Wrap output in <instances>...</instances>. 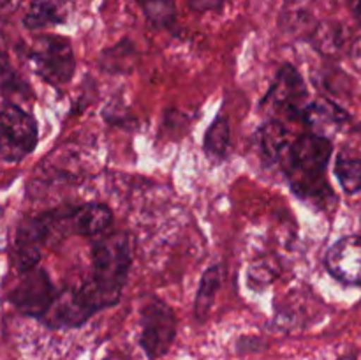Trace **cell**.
I'll use <instances>...</instances> for the list:
<instances>
[{
	"mask_svg": "<svg viewBox=\"0 0 361 360\" xmlns=\"http://www.w3.org/2000/svg\"><path fill=\"white\" fill-rule=\"evenodd\" d=\"M259 145H261V154L264 155V159L268 161H277L284 155V150H288L289 143V131L288 127L282 122H268L263 127L259 136Z\"/></svg>",
	"mask_w": 361,
	"mask_h": 360,
	"instance_id": "cell-13",
	"label": "cell"
},
{
	"mask_svg": "<svg viewBox=\"0 0 361 360\" xmlns=\"http://www.w3.org/2000/svg\"><path fill=\"white\" fill-rule=\"evenodd\" d=\"M74 9V0H32L25 16V27L44 28L66 23Z\"/></svg>",
	"mask_w": 361,
	"mask_h": 360,
	"instance_id": "cell-11",
	"label": "cell"
},
{
	"mask_svg": "<svg viewBox=\"0 0 361 360\" xmlns=\"http://www.w3.org/2000/svg\"><path fill=\"white\" fill-rule=\"evenodd\" d=\"M94 307L85 299L83 292L80 289H63L62 293L55 295L53 302L49 304L48 311L44 313V320L49 327H78L85 323L94 314Z\"/></svg>",
	"mask_w": 361,
	"mask_h": 360,
	"instance_id": "cell-8",
	"label": "cell"
},
{
	"mask_svg": "<svg viewBox=\"0 0 361 360\" xmlns=\"http://www.w3.org/2000/svg\"><path fill=\"white\" fill-rule=\"evenodd\" d=\"M334 145L328 138L303 134L288 147V173L298 196H326L331 194L324 172L331 157Z\"/></svg>",
	"mask_w": 361,
	"mask_h": 360,
	"instance_id": "cell-2",
	"label": "cell"
},
{
	"mask_svg": "<svg viewBox=\"0 0 361 360\" xmlns=\"http://www.w3.org/2000/svg\"><path fill=\"white\" fill-rule=\"evenodd\" d=\"M219 288H221V267L215 265V267L208 268L204 272L200 289H197L196 302H194V314L197 316V320H203L207 316L212 304H214Z\"/></svg>",
	"mask_w": 361,
	"mask_h": 360,
	"instance_id": "cell-14",
	"label": "cell"
},
{
	"mask_svg": "<svg viewBox=\"0 0 361 360\" xmlns=\"http://www.w3.org/2000/svg\"><path fill=\"white\" fill-rule=\"evenodd\" d=\"M37 145V124L18 104L0 106V155L7 162L27 157Z\"/></svg>",
	"mask_w": 361,
	"mask_h": 360,
	"instance_id": "cell-3",
	"label": "cell"
},
{
	"mask_svg": "<svg viewBox=\"0 0 361 360\" xmlns=\"http://www.w3.org/2000/svg\"><path fill=\"white\" fill-rule=\"evenodd\" d=\"M302 119L305 120L310 133L330 140L331 134L337 133L344 126L348 115L335 102L328 101V99H317V101L307 104V108L303 109Z\"/></svg>",
	"mask_w": 361,
	"mask_h": 360,
	"instance_id": "cell-10",
	"label": "cell"
},
{
	"mask_svg": "<svg viewBox=\"0 0 361 360\" xmlns=\"http://www.w3.org/2000/svg\"><path fill=\"white\" fill-rule=\"evenodd\" d=\"M28 59L39 76L56 87L69 83L76 69L69 41L59 35H42L35 39Z\"/></svg>",
	"mask_w": 361,
	"mask_h": 360,
	"instance_id": "cell-4",
	"label": "cell"
},
{
	"mask_svg": "<svg viewBox=\"0 0 361 360\" xmlns=\"http://www.w3.org/2000/svg\"><path fill=\"white\" fill-rule=\"evenodd\" d=\"M94 277L81 286L85 299L95 311L118 302L130 265V240L123 233L101 239L92 251Z\"/></svg>",
	"mask_w": 361,
	"mask_h": 360,
	"instance_id": "cell-1",
	"label": "cell"
},
{
	"mask_svg": "<svg viewBox=\"0 0 361 360\" xmlns=\"http://www.w3.org/2000/svg\"><path fill=\"white\" fill-rule=\"evenodd\" d=\"M21 0H0V13H13Z\"/></svg>",
	"mask_w": 361,
	"mask_h": 360,
	"instance_id": "cell-19",
	"label": "cell"
},
{
	"mask_svg": "<svg viewBox=\"0 0 361 360\" xmlns=\"http://www.w3.org/2000/svg\"><path fill=\"white\" fill-rule=\"evenodd\" d=\"M335 175L342 189L349 194L361 191V157H345L341 155L335 164Z\"/></svg>",
	"mask_w": 361,
	"mask_h": 360,
	"instance_id": "cell-15",
	"label": "cell"
},
{
	"mask_svg": "<svg viewBox=\"0 0 361 360\" xmlns=\"http://www.w3.org/2000/svg\"><path fill=\"white\" fill-rule=\"evenodd\" d=\"M351 7H353V14H355V18L361 23V0H353Z\"/></svg>",
	"mask_w": 361,
	"mask_h": 360,
	"instance_id": "cell-21",
	"label": "cell"
},
{
	"mask_svg": "<svg viewBox=\"0 0 361 360\" xmlns=\"http://www.w3.org/2000/svg\"><path fill=\"white\" fill-rule=\"evenodd\" d=\"M351 59H353V62H355V66L361 71V39L360 41H356L355 46H353Z\"/></svg>",
	"mask_w": 361,
	"mask_h": 360,
	"instance_id": "cell-20",
	"label": "cell"
},
{
	"mask_svg": "<svg viewBox=\"0 0 361 360\" xmlns=\"http://www.w3.org/2000/svg\"><path fill=\"white\" fill-rule=\"evenodd\" d=\"M143 9L154 25L164 27L175 18V6L171 0H143Z\"/></svg>",
	"mask_w": 361,
	"mask_h": 360,
	"instance_id": "cell-17",
	"label": "cell"
},
{
	"mask_svg": "<svg viewBox=\"0 0 361 360\" xmlns=\"http://www.w3.org/2000/svg\"><path fill=\"white\" fill-rule=\"evenodd\" d=\"M229 145V124L228 119L224 116H217L210 129L207 131V138H204V150L210 157L221 159L224 157L226 150Z\"/></svg>",
	"mask_w": 361,
	"mask_h": 360,
	"instance_id": "cell-16",
	"label": "cell"
},
{
	"mask_svg": "<svg viewBox=\"0 0 361 360\" xmlns=\"http://www.w3.org/2000/svg\"><path fill=\"white\" fill-rule=\"evenodd\" d=\"M0 87H2L4 92L23 90L20 78H16V74L9 69L6 62H0Z\"/></svg>",
	"mask_w": 361,
	"mask_h": 360,
	"instance_id": "cell-18",
	"label": "cell"
},
{
	"mask_svg": "<svg viewBox=\"0 0 361 360\" xmlns=\"http://www.w3.org/2000/svg\"><path fill=\"white\" fill-rule=\"evenodd\" d=\"M53 299L55 292L51 281L48 274L37 267L23 272V277L11 293V302L27 316H44Z\"/></svg>",
	"mask_w": 361,
	"mask_h": 360,
	"instance_id": "cell-6",
	"label": "cell"
},
{
	"mask_svg": "<svg viewBox=\"0 0 361 360\" xmlns=\"http://www.w3.org/2000/svg\"><path fill=\"white\" fill-rule=\"evenodd\" d=\"M307 87L303 78L293 66L286 64L277 73L267 102L274 109L293 116H302L307 108Z\"/></svg>",
	"mask_w": 361,
	"mask_h": 360,
	"instance_id": "cell-7",
	"label": "cell"
},
{
	"mask_svg": "<svg viewBox=\"0 0 361 360\" xmlns=\"http://www.w3.org/2000/svg\"><path fill=\"white\" fill-rule=\"evenodd\" d=\"M74 232L81 235H97L102 233L113 221V214L104 203H87L73 212Z\"/></svg>",
	"mask_w": 361,
	"mask_h": 360,
	"instance_id": "cell-12",
	"label": "cell"
},
{
	"mask_svg": "<svg viewBox=\"0 0 361 360\" xmlns=\"http://www.w3.org/2000/svg\"><path fill=\"white\" fill-rule=\"evenodd\" d=\"M326 268L338 281L361 284V236L349 235L335 242L326 254Z\"/></svg>",
	"mask_w": 361,
	"mask_h": 360,
	"instance_id": "cell-9",
	"label": "cell"
},
{
	"mask_svg": "<svg viewBox=\"0 0 361 360\" xmlns=\"http://www.w3.org/2000/svg\"><path fill=\"white\" fill-rule=\"evenodd\" d=\"M176 335V318L171 307L152 299L141 311V346L150 359L162 356Z\"/></svg>",
	"mask_w": 361,
	"mask_h": 360,
	"instance_id": "cell-5",
	"label": "cell"
}]
</instances>
